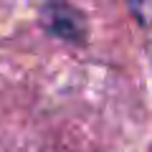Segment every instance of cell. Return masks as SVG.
I'll return each instance as SVG.
<instances>
[{
  "label": "cell",
  "instance_id": "1",
  "mask_svg": "<svg viewBox=\"0 0 152 152\" xmlns=\"http://www.w3.org/2000/svg\"><path fill=\"white\" fill-rule=\"evenodd\" d=\"M43 26L53 36L64 38V41H81L86 36L84 18L71 5H46L43 8Z\"/></svg>",
  "mask_w": 152,
  "mask_h": 152
}]
</instances>
